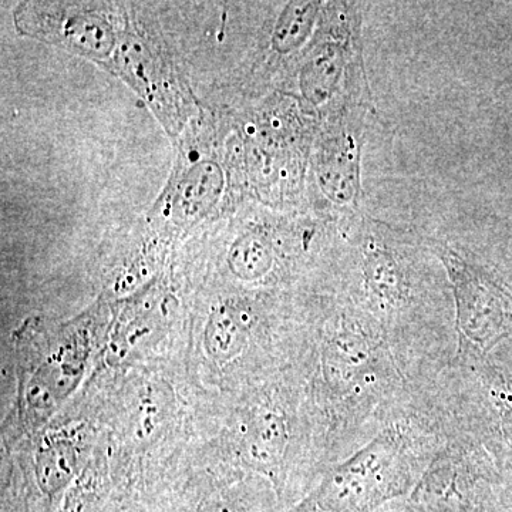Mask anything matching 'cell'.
I'll return each mask as SVG.
<instances>
[{
    "mask_svg": "<svg viewBox=\"0 0 512 512\" xmlns=\"http://www.w3.org/2000/svg\"><path fill=\"white\" fill-rule=\"evenodd\" d=\"M92 346L89 326L72 323L32 350L20 384V404L30 424L37 426L49 419L79 386Z\"/></svg>",
    "mask_w": 512,
    "mask_h": 512,
    "instance_id": "cell-1",
    "label": "cell"
},
{
    "mask_svg": "<svg viewBox=\"0 0 512 512\" xmlns=\"http://www.w3.org/2000/svg\"><path fill=\"white\" fill-rule=\"evenodd\" d=\"M20 35L59 46L94 62H111L119 46L120 30L103 9L84 3H26L15 10Z\"/></svg>",
    "mask_w": 512,
    "mask_h": 512,
    "instance_id": "cell-2",
    "label": "cell"
},
{
    "mask_svg": "<svg viewBox=\"0 0 512 512\" xmlns=\"http://www.w3.org/2000/svg\"><path fill=\"white\" fill-rule=\"evenodd\" d=\"M117 73L144 100L168 133L177 134L192 116L191 97L163 52L134 29L120 32L113 59Z\"/></svg>",
    "mask_w": 512,
    "mask_h": 512,
    "instance_id": "cell-3",
    "label": "cell"
},
{
    "mask_svg": "<svg viewBox=\"0 0 512 512\" xmlns=\"http://www.w3.org/2000/svg\"><path fill=\"white\" fill-rule=\"evenodd\" d=\"M439 255L453 284L458 329L478 345L494 343L510 318L507 295L490 276L453 249L441 247Z\"/></svg>",
    "mask_w": 512,
    "mask_h": 512,
    "instance_id": "cell-4",
    "label": "cell"
},
{
    "mask_svg": "<svg viewBox=\"0 0 512 512\" xmlns=\"http://www.w3.org/2000/svg\"><path fill=\"white\" fill-rule=\"evenodd\" d=\"M225 183L224 167L214 154L187 148L158 201L156 215L175 227L198 224L221 204Z\"/></svg>",
    "mask_w": 512,
    "mask_h": 512,
    "instance_id": "cell-5",
    "label": "cell"
},
{
    "mask_svg": "<svg viewBox=\"0 0 512 512\" xmlns=\"http://www.w3.org/2000/svg\"><path fill=\"white\" fill-rule=\"evenodd\" d=\"M392 460L389 441H373L325 478L313 494V503L328 512H353L370 507L383 498L384 478Z\"/></svg>",
    "mask_w": 512,
    "mask_h": 512,
    "instance_id": "cell-6",
    "label": "cell"
},
{
    "mask_svg": "<svg viewBox=\"0 0 512 512\" xmlns=\"http://www.w3.org/2000/svg\"><path fill=\"white\" fill-rule=\"evenodd\" d=\"M360 126L343 117L323 137L316 154L315 174L320 191L335 207H356L360 197Z\"/></svg>",
    "mask_w": 512,
    "mask_h": 512,
    "instance_id": "cell-7",
    "label": "cell"
},
{
    "mask_svg": "<svg viewBox=\"0 0 512 512\" xmlns=\"http://www.w3.org/2000/svg\"><path fill=\"white\" fill-rule=\"evenodd\" d=\"M90 448V430L86 424L47 431L35 453V477L40 490L49 497L62 493L82 474Z\"/></svg>",
    "mask_w": 512,
    "mask_h": 512,
    "instance_id": "cell-8",
    "label": "cell"
},
{
    "mask_svg": "<svg viewBox=\"0 0 512 512\" xmlns=\"http://www.w3.org/2000/svg\"><path fill=\"white\" fill-rule=\"evenodd\" d=\"M352 63L349 36H328L320 39L303 57L299 89L313 107L323 106L338 93L349 74Z\"/></svg>",
    "mask_w": 512,
    "mask_h": 512,
    "instance_id": "cell-9",
    "label": "cell"
},
{
    "mask_svg": "<svg viewBox=\"0 0 512 512\" xmlns=\"http://www.w3.org/2000/svg\"><path fill=\"white\" fill-rule=\"evenodd\" d=\"M251 316L234 301H224L212 308L204 329V349L217 365L237 359L247 346Z\"/></svg>",
    "mask_w": 512,
    "mask_h": 512,
    "instance_id": "cell-10",
    "label": "cell"
},
{
    "mask_svg": "<svg viewBox=\"0 0 512 512\" xmlns=\"http://www.w3.org/2000/svg\"><path fill=\"white\" fill-rule=\"evenodd\" d=\"M286 439L284 417L274 410L258 409L242 423L239 447L248 463L271 468L281 461Z\"/></svg>",
    "mask_w": 512,
    "mask_h": 512,
    "instance_id": "cell-11",
    "label": "cell"
},
{
    "mask_svg": "<svg viewBox=\"0 0 512 512\" xmlns=\"http://www.w3.org/2000/svg\"><path fill=\"white\" fill-rule=\"evenodd\" d=\"M275 248L271 234L254 228L235 239L229 248L227 264L231 274L241 281H258L271 271Z\"/></svg>",
    "mask_w": 512,
    "mask_h": 512,
    "instance_id": "cell-12",
    "label": "cell"
},
{
    "mask_svg": "<svg viewBox=\"0 0 512 512\" xmlns=\"http://www.w3.org/2000/svg\"><path fill=\"white\" fill-rule=\"evenodd\" d=\"M320 2H289L276 19L271 33V49L276 56H291L312 36L319 13Z\"/></svg>",
    "mask_w": 512,
    "mask_h": 512,
    "instance_id": "cell-13",
    "label": "cell"
},
{
    "mask_svg": "<svg viewBox=\"0 0 512 512\" xmlns=\"http://www.w3.org/2000/svg\"><path fill=\"white\" fill-rule=\"evenodd\" d=\"M365 274L370 288L382 301L394 303L402 296V272L394 256L370 239L365 255Z\"/></svg>",
    "mask_w": 512,
    "mask_h": 512,
    "instance_id": "cell-14",
    "label": "cell"
}]
</instances>
